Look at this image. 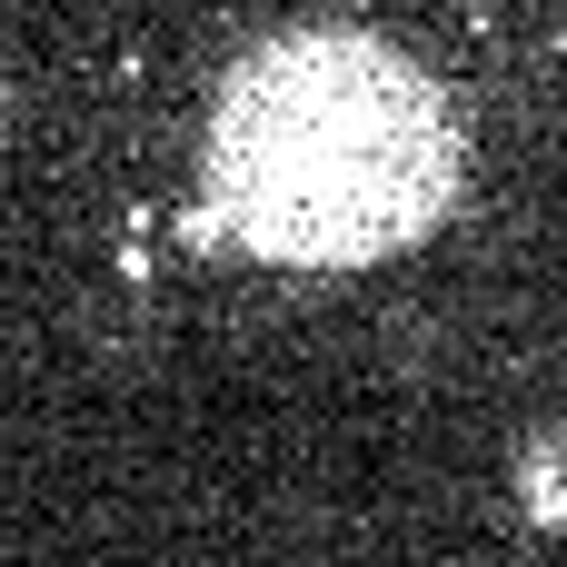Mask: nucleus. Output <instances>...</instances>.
Segmentation results:
<instances>
[{
    "label": "nucleus",
    "mask_w": 567,
    "mask_h": 567,
    "mask_svg": "<svg viewBox=\"0 0 567 567\" xmlns=\"http://www.w3.org/2000/svg\"><path fill=\"white\" fill-rule=\"evenodd\" d=\"M518 508H528V528L567 538V429H528L518 439Z\"/></svg>",
    "instance_id": "2"
},
{
    "label": "nucleus",
    "mask_w": 567,
    "mask_h": 567,
    "mask_svg": "<svg viewBox=\"0 0 567 567\" xmlns=\"http://www.w3.org/2000/svg\"><path fill=\"white\" fill-rule=\"evenodd\" d=\"M0 140H10V80H0Z\"/></svg>",
    "instance_id": "3"
},
{
    "label": "nucleus",
    "mask_w": 567,
    "mask_h": 567,
    "mask_svg": "<svg viewBox=\"0 0 567 567\" xmlns=\"http://www.w3.org/2000/svg\"><path fill=\"white\" fill-rule=\"evenodd\" d=\"M458 120L419 60L369 30L269 40L209 120L199 249L239 239L289 269H359L429 239L458 199Z\"/></svg>",
    "instance_id": "1"
}]
</instances>
